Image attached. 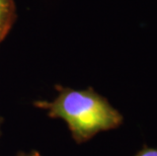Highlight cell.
Here are the masks:
<instances>
[{
	"label": "cell",
	"mask_w": 157,
	"mask_h": 156,
	"mask_svg": "<svg viewBox=\"0 0 157 156\" xmlns=\"http://www.w3.org/2000/svg\"><path fill=\"white\" fill-rule=\"evenodd\" d=\"M56 88V98L52 101H36L34 105L46 109L50 118L65 121L77 144L89 141L101 132L122 126L124 118L121 112L92 87L76 90L57 85Z\"/></svg>",
	"instance_id": "1"
},
{
	"label": "cell",
	"mask_w": 157,
	"mask_h": 156,
	"mask_svg": "<svg viewBox=\"0 0 157 156\" xmlns=\"http://www.w3.org/2000/svg\"><path fill=\"white\" fill-rule=\"evenodd\" d=\"M15 21V4L13 0H0V44L8 35Z\"/></svg>",
	"instance_id": "2"
},
{
	"label": "cell",
	"mask_w": 157,
	"mask_h": 156,
	"mask_svg": "<svg viewBox=\"0 0 157 156\" xmlns=\"http://www.w3.org/2000/svg\"><path fill=\"white\" fill-rule=\"evenodd\" d=\"M135 156H157V148H151L149 146L144 145Z\"/></svg>",
	"instance_id": "3"
},
{
	"label": "cell",
	"mask_w": 157,
	"mask_h": 156,
	"mask_svg": "<svg viewBox=\"0 0 157 156\" xmlns=\"http://www.w3.org/2000/svg\"><path fill=\"white\" fill-rule=\"evenodd\" d=\"M15 156H42V154L39 151L33 150L31 152H19L17 155Z\"/></svg>",
	"instance_id": "4"
},
{
	"label": "cell",
	"mask_w": 157,
	"mask_h": 156,
	"mask_svg": "<svg viewBox=\"0 0 157 156\" xmlns=\"http://www.w3.org/2000/svg\"><path fill=\"white\" fill-rule=\"evenodd\" d=\"M2 122H3V119L0 118V135H1V125H2Z\"/></svg>",
	"instance_id": "5"
}]
</instances>
